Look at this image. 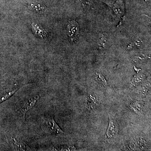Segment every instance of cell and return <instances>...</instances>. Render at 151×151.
Masks as SVG:
<instances>
[{"instance_id":"obj_1","label":"cell","mask_w":151,"mask_h":151,"mask_svg":"<svg viewBox=\"0 0 151 151\" xmlns=\"http://www.w3.org/2000/svg\"><path fill=\"white\" fill-rule=\"evenodd\" d=\"M41 129L44 132L50 134L58 135L64 132L55 122L53 117L45 118L41 124Z\"/></svg>"},{"instance_id":"obj_2","label":"cell","mask_w":151,"mask_h":151,"mask_svg":"<svg viewBox=\"0 0 151 151\" xmlns=\"http://www.w3.org/2000/svg\"><path fill=\"white\" fill-rule=\"evenodd\" d=\"M68 37L72 42L77 40L80 34L79 26L75 21H70L68 25Z\"/></svg>"},{"instance_id":"obj_3","label":"cell","mask_w":151,"mask_h":151,"mask_svg":"<svg viewBox=\"0 0 151 151\" xmlns=\"http://www.w3.org/2000/svg\"><path fill=\"white\" fill-rule=\"evenodd\" d=\"M39 97L38 96L32 97L30 99H28L22 102L21 106L20 107L19 110L23 117L24 120H25V116L27 111L31 109L35 106Z\"/></svg>"},{"instance_id":"obj_4","label":"cell","mask_w":151,"mask_h":151,"mask_svg":"<svg viewBox=\"0 0 151 151\" xmlns=\"http://www.w3.org/2000/svg\"><path fill=\"white\" fill-rule=\"evenodd\" d=\"M9 140L11 145L15 150H30L29 147L22 140L12 137L10 138Z\"/></svg>"},{"instance_id":"obj_5","label":"cell","mask_w":151,"mask_h":151,"mask_svg":"<svg viewBox=\"0 0 151 151\" xmlns=\"http://www.w3.org/2000/svg\"><path fill=\"white\" fill-rule=\"evenodd\" d=\"M110 123L108 127L107 133L105 135V137L111 139L113 138L117 134L118 132V127L117 123L114 118L111 116H109Z\"/></svg>"},{"instance_id":"obj_6","label":"cell","mask_w":151,"mask_h":151,"mask_svg":"<svg viewBox=\"0 0 151 151\" xmlns=\"http://www.w3.org/2000/svg\"><path fill=\"white\" fill-rule=\"evenodd\" d=\"M113 10L117 15H122L124 12V4L123 0H117L113 7Z\"/></svg>"},{"instance_id":"obj_7","label":"cell","mask_w":151,"mask_h":151,"mask_svg":"<svg viewBox=\"0 0 151 151\" xmlns=\"http://www.w3.org/2000/svg\"><path fill=\"white\" fill-rule=\"evenodd\" d=\"M108 35L107 33L102 34L98 39V44L99 47L101 48H105L107 45Z\"/></svg>"},{"instance_id":"obj_8","label":"cell","mask_w":151,"mask_h":151,"mask_svg":"<svg viewBox=\"0 0 151 151\" xmlns=\"http://www.w3.org/2000/svg\"><path fill=\"white\" fill-rule=\"evenodd\" d=\"M95 79L100 84H102L103 86H106L107 85V83L105 80V78L103 77V76L100 74H97L95 76Z\"/></svg>"},{"instance_id":"obj_9","label":"cell","mask_w":151,"mask_h":151,"mask_svg":"<svg viewBox=\"0 0 151 151\" xmlns=\"http://www.w3.org/2000/svg\"><path fill=\"white\" fill-rule=\"evenodd\" d=\"M17 90V89L12 91V92H9L8 94H6L4 96L0 97V103H1L3 101H4V100H6L7 99H8L9 97H11L12 94H13L15 92H16Z\"/></svg>"}]
</instances>
